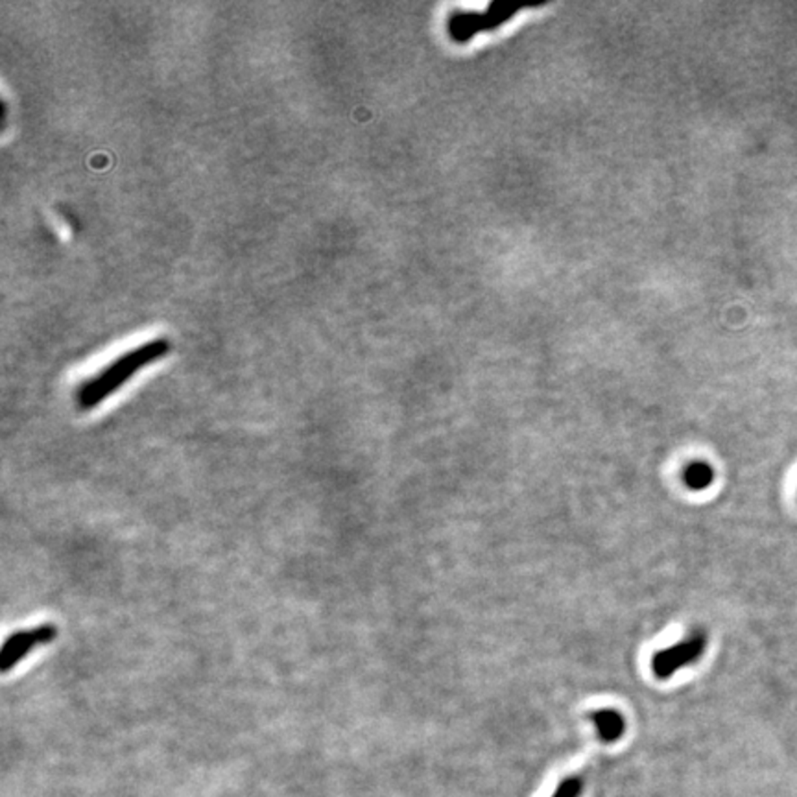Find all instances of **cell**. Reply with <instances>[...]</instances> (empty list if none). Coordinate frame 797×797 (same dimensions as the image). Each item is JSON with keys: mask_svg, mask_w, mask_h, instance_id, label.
<instances>
[{"mask_svg": "<svg viewBox=\"0 0 797 797\" xmlns=\"http://www.w3.org/2000/svg\"><path fill=\"white\" fill-rule=\"evenodd\" d=\"M170 353V342L167 338H155L141 343L135 349L126 351L111 364L102 368L97 375L85 378L76 390V403L80 410H92L108 401L118 392L127 380L134 378L143 368L155 364Z\"/></svg>", "mask_w": 797, "mask_h": 797, "instance_id": "cell-1", "label": "cell"}, {"mask_svg": "<svg viewBox=\"0 0 797 797\" xmlns=\"http://www.w3.org/2000/svg\"><path fill=\"white\" fill-rule=\"evenodd\" d=\"M521 10H523L521 6L493 3L482 13H463V12L453 13L449 19V24H447L449 36L453 41L465 45L478 34H482V31H491V30L502 26Z\"/></svg>", "mask_w": 797, "mask_h": 797, "instance_id": "cell-2", "label": "cell"}, {"mask_svg": "<svg viewBox=\"0 0 797 797\" xmlns=\"http://www.w3.org/2000/svg\"><path fill=\"white\" fill-rule=\"evenodd\" d=\"M56 635L57 629L54 624H41L13 631L4 641L3 652H0V671L8 674L36 648L50 645L56 639Z\"/></svg>", "mask_w": 797, "mask_h": 797, "instance_id": "cell-3", "label": "cell"}, {"mask_svg": "<svg viewBox=\"0 0 797 797\" xmlns=\"http://www.w3.org/2000/svg\"><path fill=\"white\" fill-rule=\"evenodd\" d=\"M706 646H707L706 633L694 631L685 641L657 652L652 659V671L659 680H668L671 676H674L680 668L696 663L701 655H704Z\"/></svg>", "mask_w": 797, "mask_h": 797, "instance_id": "cell-4", "label": "cell"}, {"mask_svg": "<svg viewBox=\"0 0 797 797\" xmlns=\"http://www.w3.org/2000/svg\"><path fill=\"white\" fill-rule=\"evenodd\" d=\"M591 718H593V722L596 725L598 737H600L602 742L613 744V742L622 739L624 731H626V720H624V716L619 711H615V709H600V711H594L591 715Z\"/></svg>", "mask_w": 797, "mask_h": 797, "instance_id": "cell-5", "label": "cell"}, {"mask_svg": "<svg viewBox=\"0 0 797 797\" xmlns=\"http://www.w3.org/2000/svg\"><path fill=\"white\" fill-rule=\"evenodd\" d=\"M683 481L689 489L692 491H704L707 489L715 481V469L706 462H694L690 463L685 472Z\"/></svg>", "mask_w": 797, "mask_h": 797, "instance_id": "cell-6", "label": "cell"}, {"mask_svg": "<svg viewBox=\"0 0 797 797\" xmlns=\"http://www.w3.org/2000/svg\"><path fill=\"white\" fill-rule=\"evenodd\" d=\"M582 793H584V779L580 775H572L559 783L552 797H582Z\"/></svg>", "mask_w": 797, "mask_h": 797, "instance_id": "cell-7", "label": "cell"}]
</instances>
